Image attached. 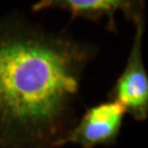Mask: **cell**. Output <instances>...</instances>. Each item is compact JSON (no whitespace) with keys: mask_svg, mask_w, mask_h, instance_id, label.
Here are the masks:
<instances>
[{"mask_svg":"<svg viewBox=\"0 0 148 148\" xmlns=\"http://www.w3.org/2000/svg\"><path fill=\"white\" fill-rule=\"evenodd\" d=\"M97 48L20 16L0 19V144L54 145Z\"/></svg>","mask_w":148,"mask_h":148,"instance_id":"6da1fadb","label":"cell"},{"mask_svg":"<svg viewBox=\"0 0 148 148\" xmlns=\"http://www.w3.org/2000/svg\"><path fill=\"white\" fill-rule=\"evenodd\" d=\"M146 21L135 24V34L126 65L112 90L109 99L121 104L136 121L148 115V75L143 58V37Z\"/></svg>","mask_w":148,"mask_h":148,"instance_id":"7a4b0ae2","label":"cell"},{"mask_svg":"<svg viewBox=\"0 0 148 148\" xmlns=\"http://www.w3.org/2000/svg\"><path fill=\"white\" fill-rule=\"evenodd\" d=\"M60 9L67 11L71 19H86L89 21H102L109 31L117 32L116 14L137 24L146 21L145 0H37L32 5L35 12Z\"/></svg>","mask_w":148,"mask_h":148,"instance_id":"3957f363","label":"cell"},{"mask_svg":"<svg viewBox=\"0 0 148 148\" xmlns=\"http://www.w3.org/2000/svg\"><path fill=\"white\" fill-rule=\"evenodd\" d=\"M125 109L116 101H106L89 108L71 130L67 131L54 147L76 144L81 148L112 145L120 134Z\"/></svg>","mask_w":148,"mask_h":148,"instance_id":"277c9868","label":"cell"}]
</instances>
